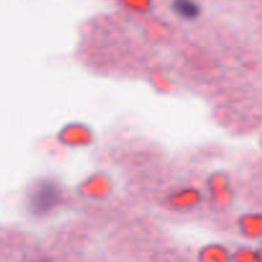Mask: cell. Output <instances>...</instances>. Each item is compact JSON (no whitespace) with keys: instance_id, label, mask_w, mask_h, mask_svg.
Segmentation results:
<instances>
[{"instance_id":"6da1fadb","label":"cell","mask_w":262,"mask_h":262,"mask_svg":"<svg viewBox=\"0 0 262 262\" xmlns=\"http://www.w3.org/2000/svg\"><path fill=\"white\" fill-rule=\"evenodd\" d=\"M201 200L199 189L194 187H187V188L178 189V192L170 194L168 197V204L171 209H191L197 205V202Z\"/></svg>"},{"instance_id":"7a4b0ae2","label":"cell","mask_w":262,"mask_h":262,"mask_svg":"<svg viewBox=\"0 0 262 262\" xmlns=\"http://www.w3.org/2000/svg\"><path fill=\"white\" fill-rule=\"evenodd\" d=\"M171 9L183 19H193L199 17L201 13L200 5L193 0H173Z\"/></svg>"}]
</instances>
